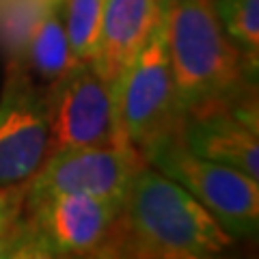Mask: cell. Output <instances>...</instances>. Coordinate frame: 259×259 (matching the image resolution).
Masks as SVG:
<instances>
[{
	"mask_svg": "<svg viewBox=\"0 0 259 259\" xmlns=\"http://www.w3.org/2000/svg\"><path fill=\"white\" fill-rule=\"evenodd\" d=\"M123 203L89 194H50L24 205L30 259L121 257Z\"/></svg>",
	"mask_w": 259,
	"mask_h": 259,
	"instance_id": "277c9868",
	"label": "cell"
},
{
	"mask_svg": "<svg viewBox=\"0 0 259 259\" xmlns=\"http://www.w3.org/2000/svg\"><path fill=\"white\" fill-rule=\"evenodd\" d=\"M50 153L44 87L15 59L0 95V186L24 184Z\"/></svg>",
	"mask_w": 259,
	"mask_h": 259,
	"instance_id": "ba28073f",
	"label": "cell"
},
{
	"mask_svg": "<svg viewBox=\"0 0 259 259\" xmlns=\"http://www.w3.org/2000/svg\"><path fill=\"white\" fill-rule=\"evenodd\" d=\"M22 54L24 69L41 87L54 82L56 78L67 74L78 63L74 52H71L67 32H65L61 0H50L46 9L39 13L22 46Z\"/></svg>",
	"mask_w": 259,
	"mask_h": 259,
	"instance_id": "8fae6325",
	"label": "cell"
},
{
	"mask_svg": "<svg viewBox=\"0 0 259 259\" xmlns=\"http://www.w3.org/2000/svg\"><path fill=\"white\" fill-rule=\"evenodd\" d=\"M147 162L186 188L205 205L227 233L253 236L259 227V182L246 173L197 156L186 147L182 132L158 143Z\"/></svg>",
	"mask_w": 259,
	"mask_h": 259,
	"instance_id": "5b68a950",
	"label": "cell"
},
{
	"mask_svg": "<svg viewBox=\"0 0 259 259\" xmlns=\"http://www.w3.org/2000/svg\"><path fill=\"white\" fill-rule=\"evenodd\" d=\"M182 139L197 156L238 168L259 182V123L255 95L186 115Z\"/></svg>",
	"mask_w": 259,
	"mask_h": 259,
	"instance_id": "9c48e42d",
	"label": "cell"
},
{
	"mask_svg": "<svg viewBox=\"0 0 259 259\" xmlns=\"http://www.w3.org/2000/svg\"><path fill=\"white\" fill-rule=\"evenodd\" d=\"M104 0H61V13L71 52L78 61H91L100 39Z\"/></svg>",
	"mask_w": 259,
	"mask_h": 259,
	"instance_id": "7c38bea8",
	"label": "cell"
},
{
	"mask_svg": "<svg viewBox=\"0 0 259 259\" xmlns=\"http://www.w3.org/2000/svg\"><path fill=\"white\" fill-rule=\"evenodd\" d=\"M147 164L143 153L130 145L56 151L26 182V203L50 194H89L123 203L134 177Z\"/></svg>",
	"mask_w": 259,
	"mask_h": 259,
	"instance_id": "52a82bcc",
	"label": "cell"
},
{
	"mask_svg": "<svg viewBox=\"0 0 259 259\" xmlns=\"http://www.w3.org/2000/svg\"><path fill=\"white\" fill-rule=\"evenodd\" d=\"M162 24L186 115L255 95L257 69L227 37L216 0H162Z\"/></svg>",
	"mask_w": 259,
	"mask_h": 259,
	"instance_id": "6da1fadb",
	"label": "cell"
},
{
	"mask_svg": "<svg viewBox=\"0 0 259 259\" xmlns=\"http://www.w3.org/2000/svg\"><path fill=\"white\" fill-rule=\"evenodd\" d=\"M0 259H30L24 218H20L11 229L0 231Z\"/></svg>",
	"mask_w": 259,
	"mask_h": 259,
	"instance_id": "9a60e30c",
	"label": "cell"
},
{
	"mask_svg": "<svg viewBox=\"0 0 259 259\" xmlns=\"http://www.w3.org/2000/svg\"><path fill=\"white\" fill-rule=\"evenodd\" d=\"M216 13L227 37L257 69L259 63V0H216Z\"/></svg>",
	"mask_w": 259,
	"mask_h": 259,
	"instance_id": "4fadbf2b",
	"label": "cell"
},
{
	"mask_svg": "<svg viewBox=\"0 0 259 259\" xmlns=\"http://www.w3.org/2000/svg\"><path fill=\"white\" fill-rule=\"evenodd\" d=\"M121 214V257L205 259L233 244V236L205 205L151 164L134 177Z\"/></svg>",
	"mask_w": 259,
	"mask_h": 259,
	"instance_id": "7a4b0ae2",
	"label": "cell"
},
{
	"mask_svg": "<svg viewBox=\"0 0 259 259\" xmlns=\"http://www.w3.org/2000/svg\"><path fill=\"white\" fill-rule=\"evenodd\" d=\"M162 15V0H104L91 65L110 87L139 56Z\"/></svg>",
	"mask_w": 259,
	"mask_h": 259,
	"instance_id": "30bf717a",
	"label": "cell"
},
{
	"mask_svg": "<svg viewBox=\"0 0 259 259\" xmlns=\"http://www.w3.org/2000/svg\"><path fill=\"white\" fill-rule=\"evenodd\" d=\"M44 93L50 153L125 145L117 127L115 91L95 71L91 61H78L67 74L44 87Z\"/></svg>",
	"mask_w": 259,
	"mask_h": 259,
	"instance_id": "8992f818",
	"label": "cell"
},
{
	"mask_svg": "<svg viewBox=\"0 0 259 259\" xmlns=\"http://www.w3.org/2000/svg\"><path fill=\"white\" fill-rule=\"evenodd\" d=\"M112 91L121 141L139 149L145 160L158 143L182 132L186 112L175 89L162 15Z\"/></svg>",
	"mask_w": 259,
	"mask_h": 259,
	"instance_id": "3957f363",
	"label": "cell"
},
{
	"mask_svg": "<svg viewBox=\"0 0 259 259\" xmlns=\"http://www.w3.org/2000/svg\"><path fill=\"white\" fill-rule=\"evenodd\" d=\"M26 203V182L0 186V231L11 229L24 214Z\"/></svg>",
	"mask_w": 259,
	"mask_h": 259,
	"instance_id": "5bb4252c",
	"label": "cell"
}]
</instances>
